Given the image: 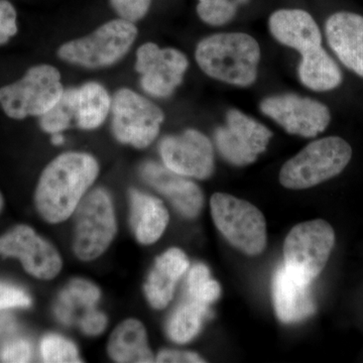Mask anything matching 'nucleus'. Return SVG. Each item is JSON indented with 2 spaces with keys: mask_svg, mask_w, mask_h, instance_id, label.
<instances>
[{
  "mask_svg": "<svg viewBox=\"0 0 363 363\" xmlns=\"http://www.w3.org/2000/svg\"><path fill=\"white\" fill-rule=\"evenodd\" d=\"M98 175L99 164L87 152H68L52 160L35 189V206L42 218L52 224L67 220Z\"/></svg>",
  "mask_w": 363,
  "mask_h": 363,
  "instance_id": "f257e3e1",
  "label": "nucleus"
},
{
  "mask_svg": "<svg viewBox=\"0 0 363 363\" xmlns=\"http://www.w3.org/2000/svg\"><path fill=\"white\" fill-rule=\"evenodd\" d=\"M195 58L209 77L248 87L257 80L260 48L257 40L247 33H215L197 45Z\"/></svg>",
  "mask_w": 363,
  "mask_h": 363,
  "instance_id": "f03ea898",
  "label": "nucleus"
},
{
  "mask_svg": "<svg viewBox=\"0 0 363 363\" xmlns=\"http://www.w3.org/2000/svg\"><path fill=\"white\" fill-rule=\"evenodd\" d=\"M138 33L135 23L119 18L107 21L85 37L65 43L57 55L72 65L86 69L107 68L125 57Z\"/></svg>",
  "mask_w": 363,
  "mask_h": 363,
  "instance_id": "7ed1b4c3",
  "label": "nucleus"
},
{
  "mask_svg": "<svg viewBox=\"0 0 363 363\" xmlns=\"http://www.w3.org/2000/svg\"><path fill=\"white\" fill-rule=\"evenodd\" d=\"M352 157L350 143L338 136L315 140L284 164L279 182L288 189L314 187L337 176Z\"/></svg>",
  "mask_w": 363,
  "mask_h": 363,
  "instance_id": "20e7f679",
  "label": "nucleus"
},
{
  "mask_svg": "<svg viewBox=\"0 0 363 363\" xmlns=\"http://www.w3.org/2000/svg\"><path fill=\"white\" fill-rule=\"evenodd\" d=\"M111 96L104 85L87 82L64 90L54 107L40 117L45 133H63L71 126L93 130L101 126L111 114Z\"/></svg>",
  "mask_w": 363,
  "mask_h": 363,
  "instance_id": "39448f33",
  "label": "nucleus"
},
{
  "mask_svg": "<svg viewBox=\"0 0 363 363\" xmlns=\"http://www.w3.org/2000/svg\"><path fill=\"white\" fill-rule=\"evenodd\" d=\"M64 90L58 69L40 64L30 67L16 82L0 88V106L9 118H40L57 104Z\"/></svg>",
  "mask_w": 363,
  "mask_h": 363,
  "instance_id": "423d86ee",
  "label": "nucleus"
},
{
  "mask_svg": "<svg viewBox=\"0 0 363 363\" xmlns=\"http://www.w3.org/2000/svg\"><path fill=\"white\" fill-rule=\"evenodd\" d=\"M210 205L215 225L234 247L248 255L264 252L267 222L255 205L223 193H215Z\"/></svg>",
  "mask_w": 363,
  "mask_h": 363,
  "instance_id": "0eeeda50",
  "label": "nucleus"
},
{
  "mask_svg": "<svg viewBox=\"0 0 363 363\" xmlns=\"http://www.w3.org/2000/svg\"><path fill=\"white\" fill-rule=\"evenodd\" d=\"M111 130L117 142L145 149L156 140L164 111L140 93L121 88L111 97Z\"/></svg>",
  "mask_w": 363,
  "mask_h": 363,
  "instance_id": "6e6552de",
  "label": "nucleus"
},
{
  "mask_svg": "<svg viewBox=\"0 0 363 363\" xmlns=\"http://www.w3.org/2000/svg\"><path fill=\"white\" fill-rule=\"evenodd\" d=\"M76 213L73 250L78 259H98L111 245L117 231L116 212L111 195L102 188L85 195Z\"/></svg>",
  "mask_w": 363,
  "mask_h": 363,
  "instance_id": "1a4fd4ad",
  "label": "nucleus"
},
{
  "mask_svg": "<svg viewBox=\"0 0 363 363\" xmlns=\"http://www.w3.org/2000/svg\"><path fill=\"white\" fill-rule=\"evenodd\" d=\"M335 234L328 222L318 219L294 227L284 243L286 269L302 281L311 283L323 271Z\"/></svg>",
  "mask_w": 363,
  "mask_h": 363,
  "instance_id": "9d476101",
  "label": "nucleus"
},
{
  "mask_svg": "<svg viewBox=\"0 0 363 363\" xmlns=\"http://www.w3.org/2000/svg\"><path fill=\"white\" fill-rule=\"evenodd\" d=\"M186 55L173 48L147 43L136 51L135 70L142 89L150 96L168 98L182 84L188 70Z\"/></svg>",
  "mask_w": 363,
  "mask_h": 363,
  "instance_id": "9b49d317",
  "label": "nucleus"
},
{
  "mask_svg": "<svg viewBox=\"0 0 363 363\" xmlns=\"http://www.w3.org/2000/svg\"><path fill=\"white\" fill-rule=\"evenodd\" d=\"M272 136L267 126L238 109H230L226 114V125L215 131V143L227 162L247 166L267 150Z\"/></svg>",
  "mask_w": 363,
  "mask_h": 363,
  "instance_id": "f8f14e48",
  "label": "nucleus"
},
{
  "mask_svg": "<svg viewBox=\"0 0 363 363\" xmlns=\"http://www.w3.org/2000/svg\"><path fill=\"white\" fill-rule=\"evenodd\" d=\"M259 108L286 133L304 138H314L323 133L331 121L326 105L292 93L264 98Z\"/></svg>",
  "mask_w": 363,
  "mask_h": 363,
  "instance_id": "ddd939ff",
  "label": "nucleus"
},
{
  "mask_svg": "<svg viewBox=\"0 0 363 363\" xmlns=\"http://www.w3.org/2000/svg\"><path fill=\"white\" fill-rule=\"evenodd\" d=\"M162 161L179 175L205 180L213 174L214 152L206 135L196 130L164 136L159 145Z\"/></svg>",
  "mask_w": 363,
  "mask_h": 363,
  "instance_id": "4468645a",
  "label": "nucleus"
},
{
  "mask_svg": "<svg viewBox=\"0 0 363 363\" xmlns=\"http://www.w3.org/2000/svg\"><path fill=\"white\" fill-rule=\"evenodd\" d=\"M0 255L20 259L23 269L40 279H54L63 267L61 255L54 245L26 225L14 227L0 236Z\"/></svg>",
  "mask_w": 363,
  "mask_h": 363,
  "instance_id": "2eb2a0df",
  "label": "nucleus"
},
{
  "mask_svg": "<svg viewBox=\"0 0 363 363\" xmlns=\"http://www.w3.org/2000/svg\"><path fill=\"white\" fill-rule=\"evenodd\" d=\"M140 176L150 186L166 196L184 216L193 218L201 211L204 204L201 189L187 177L179 175L156 162L143 164Z\"/></svg>",
  "mask_w": 363,
  "mask_h": 363,
  "instance_id": "dca6fc26",
  "label": "nucleus"
},
{
  "mask_svg": "<svg viewBox=\"0 0 363 363\" xmlns=\"http://www.w3.org/2000/svg\"><path fill=\"white\" fill-rule=\"evenodd\" d=\"M325 32L341 63L363 78V16L347 11L332 14Z\"/></svg>",
  "mask_w": 363,
  "mask_h": 363,
  "instance_id": "f3484780",
  "label": "nucleus"
},
{
  "mask_svg": "<svg viewBox=\"0 0 363 363\" xmlns=\"http://www.w3.org/2000/svg\"><path fill=\"white\" fill-rule=\"evenodd\" d=\"M310 284L291 274L285 266L277 269L272 281V296L277 316L284 323L303 321L316 310Z\"/></svg>",
  "mask_w": 363,
  "mask_h": 363,
  "instance_id": "a211bd4d",
  "label": "nucleus"
},
{
  "mask_svg": "<svg viewBox=\"0 0 363 363\" xmlns=\"http://www.w3.org/2000/svg\"><path fill=\"white\" fill-rule=\"evenodd\" d=\"M272 37L301 55L322 45V35L311 14L302 9H279L269 21Z\"/></svg>",
  "mask_w": 363,
  "mask_h": 363,
  "instance_id": "6ab92c4d",
  "label": "nucleus"
},
{
  "mask_svg": "<svg viewBox=\"0 0 363 363\" xmlns=\"http://www.w3.org/2000/svg\"><path fill=\"white\" fill-rule=\"evenodd\" d=\"M189 259L179 248H169L156 259L147 283L145 297L155 309L166 308L173 298L177 281L188 271Z\"/></svg>",
  "mask_w": 363,
  "mask_h": 363,
  "instance_id": "aec40b11",
  "label": "nucleus"
},
{
  "mask_svg": "<svg viewBox=\"0 0 363 363\" xmlns=\"http://www.w3.org/2000/svg\"><path fill=\"white\" fill-rule=\"evenodd\" d=\"M130 224L138 242L150 245L162 238L169 223V212L159 198L131 190Z\"/></svg>",
  "mask_w": 363,
  "mask_h": 363,
  "instance_id": "412c9836",
  "label": "nucleus"
},
{
  "mask_svg": "<svg viewBox=\"0 0 363 363\" xmlns=\"http://www.w3.org/2000/svg\"><path fill=\"white\" fill-rule=\"evenodd\" d=\"M109 357L116 362H154L147 331L138 319H126L112 332L107 346Z\"/></svg>",
  "mask_w": 363,
  "mask_h": 363,
  "instance_id": "4be33fe9",
  "label": "nucleus"
},
{
  "mask_svg": "<svg viewBox=\"0 0 363 363\" xmlns=\"http://www.w3.org/2000/svg\"><path fill=\"white\" fill-rule=\"evenodd\" d=\"M301 56L298 78L306 87L322 92L335 89L342 82V72L322 45Z\"/></svg>",
  "mask_w": 363,
  "mask_h": 363,
  "instance_id": "5701e85b",
  "label": "nucleus"
},
{
  "mask_svg": "<svg viewBox=\"0 0 363 363\" xmlns=\"http://www.w3.org/2000/svg\"><path fill=\"white\" fill-rule=\"evenodd\" d=\"M209 315V306L189 298L169 318L167 326L169 337L177 343L189 342L201 331L203 322Z\"/></svg>",
  "mask_w": 363,
  "mask_h": 363,
  "instance_id": "b1692460",
  "label": "nucleus"
},
{
  "mask_svg": "<svg viewBox=\"0 0 363 363\" xmlns=\"http://www.w3.org/2000/svg\"><path fill=\"white\" fill-rule=\"evenodd\" d=\"M100 298V291L94 284L83 279H75L60 296L56 306V315L63 323L71 324L76 309L85 312L93 309Z\"/></svg>",
  "mask_w": 363,
  "mask_h": 363,
  "instance_id": "393cba45",
  "label": "nucleus"
},
{
  "mask_svg": "<svg viewBox=\"0 0 363 363\" xmlns=\"http://www.w3.org/2000/svg\"><path fill=\"white\" fill-rule=\"evenodd\" d=\"M250 0H198L197 13L201 21L210 26L229 23L240 6Z\"/></svg>",
  "mask_w": 363,
  "mask_h": 363,
  "instance_id": "a878e982",
  "label": "nucleus"
},
{
  "mask_svg": "<svg viewBox=\"0 0 363 363\" xmlns=\"http://www.w3.org/2000/svg\"><path fill=\"white\" fill-rule=\"evenodd\" d=\"M40 355L45 362H80L75 344L58 334H48L42 339Z\"/></svg>",
  "mask_w": 363,
  "mask_h": 363,
  "instance_id": "bb28decb",
  "label": "nucleus"
},
{
  "mask_svg": "<svg viewBox=\"0 0 363 363\" xmlns=\"http://www.w3.org/2000/svg\"><path fill=\"white\" fill-rule=\"evenodd\" d=\"M152 0H111L112 9L119 18L138 23L149 13Z\"/></svg>",
  "mask_w": 363,
  "mask_h": 363,
  "instance_id": "cd10ccee",
  "label": "nucleus"
},
{
  "mask_svg": "<svg viewBox=\"0 0 363 363\" xmlns=\"http://www.w3.org/2000/svg\"><path fill=\"white\" fill-rule=\"evenodd\" d=\"M18 13L9 0H0V45L7 44L18 33Z\"/></svg>",
  "mask_w": 363,
  "mask_h": 363,
  "instance_id": "c85d7f7f",
  "label": "nucleus"
},
{
  "mask_svg": "<svg viewBox=\"0 0 363 363\" xmlns=\"http://www.w3.org/2000/svg\"><path fill=\"white\" fill-rule=\"evenodd\" d=\"M32 354V344L26 339H16L4 346L0 352V359L4 362H28Z\"/></svg>",
  "mask_w": 363,
  "mask_h": 363,
  "instance_id": "c756f323",
  "label": "nucleus"
},
{
  "mask_svg": "<svg viewBox=\"0 0 363 363\" xmlns=\"http://www.w3.org/2000/svg\"><path fill=\"white\" fill-rule=\"evenodd\" d=\"M30 296L25 291L6 283H0V310L9 308L30 307Z\"/></svg>",
  "mask_w": 363,
  "mask_h": 363,
  "instance_id": "7c9ffc66",
  "label": "nucleus"
},
{
  "mask_svg": "<svg viewBox=\"0 0 363 363\" xmlns=\"http://www.w3.org/2000/svg\"><path fill=\"white\" fill-rule=\"evenodd\" d=\"M81 330L90 336H97L104 333L107 326V317L104 313L97 311L94 308L84 313L80 319Z\"/></svg>",
  "mask_w": 363,
  "mask_h": 363,
  "instance_id": "2f4dec72",
  "label": "nucleus"
},
{
  "mask_svg": "<svg viewBox=\"0 0 363 363\" xmlns=\"http://www.w3.org/2000/svg\"><path fill=\"white\" fill-rule=\"evenodd\" d=\"M219 296H220V285L211 278L207 279L194 292L189 293V297L207 306L214 303Z\"/></svg>",
  "mask_w": 363,
  "mask_h": 363,
  "instance_id": "473e14b6",
  "label": "nucleus"
},
{
  "mask_svg": "<svg viewBox=\"0 0 363 363\" xmlns=\"http://www.w3.org/2000/svg\"><path fill=\"white\" fill-rule=\"evenodd\" d=\"M157 362L162 363H197L204 362V359L190 351L164 350L157 354Z\"/></svg>",
  "mask_w": 363,
  "mask_h": 363,
  "instance_id": "72a5a7b5",
  "label": "nucleus"
},
{
  "mask_svg": "<svg viewBox=\"0 0 363 363\" xmlns=\"http://www.w3.org/2000/svg\"><path fill=\"white\" fill-rule=\"evenodd\" d=\"M210 279L209 269L205 264H197L191 269L188 276L189 293L194 292L202 284Z\"/></svg>",
  "mask_w": 363,
  "mask_h": 363,
  "instance_id": "f704fd0d",
  "label": "nucleus"
},
{
  "mask_svg": "<svg viewBox=\"0 0 363 363\" xmlns=\"http://www.w3.org/2000/svg\"><path fill=\"white\" fill-rule=\"evenodd\" d=\"M51 140L54 145H62L65 143V138L62 133H52Z\"/></svg>",
  "mask_w": 363,
  "mask_h": 363,
  "instance_id": "c9c22d12",
  "label": "nucleus"
},
{
  "mask_svg": "<svg viewBox=\"0 0 363 363\" xmlns=\"http://www.w3.org/2000/svg\"><path fill=\"white\" fill-rule=\"evenodd\" d=\"M2 207H4V198H2V195L0 194V211H1Z\"/></svg>",
  "mask_w": 363,
  "mask_h": 363,
  "instance_id": "e433bc0d",
  "label": "nucleus"
}]
</instances>
